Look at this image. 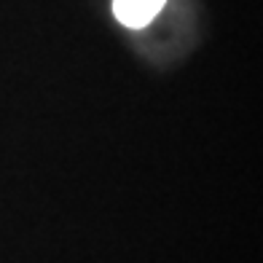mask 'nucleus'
Here are the masks:
<instances>
[{
	"label": "nucleus",
	"mask_w": 263,
	"mask_h": 263,
	"mask_svg": "<svg viewBox=\"0 0 263 263\" xmlns=\"http://www.w3.org/2000/svg\"><path fill=\"white\" fill-rule=\"evenodd\" d=\"M166 0H113V14L121 25L137 30L151 25V19L161 11Z\"/></svg>",
	"instance_id": "nucleus-1"
}]
</instances>
